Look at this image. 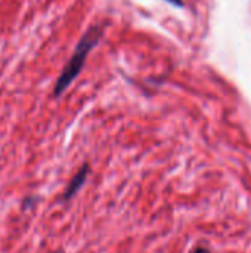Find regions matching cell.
Instances as JSON below:
<instances>
[{
    "label": "cell",
    "instance_id": "obj_1",
    "mask_svg": "<svg viewBox=\"0 0 251 253\" xmlns=\"http://www.w3.org/2000/svg\"><path fill=\"white\" fill-rule=\"evenodd\" d=\"M101 37H102V28L101 27H92L86 31V34L81 37L80 43L77 44L71 59L68 61V64L62 70L61 76L58 77V80L55 83V89H53V96H56V98L61 96L70 87V84L80 74L84 62H86L87 55L98 44Z\"/></svg>",
    "mask_w": 251,
    "mask_h": 253
},
{
    "label": "cell",
    "instance_id": "obj_2",
    "mask_svg": "<svg viewBox=\"0 0 251 253\" xmlns=\"http://www.w3.org/2000/svg\"><path fill=\"white\" fill-rule=\"evenodd\" d=\"M87 170H89V168H87V165H84V166L75 173V176H74L72 181L70 182L67 191L64 193V200L71 199V197L81 188V185L84 184V181H86V178H87Z\"/></svg>",
    "mask_w": 251,
    "mask_h": 253
},
{
    "label": "cell",
    "instance_id": "obj_3",
    "mask_svg": "<svg viewBox=\"0 0 251 253\" xmlns=\"http://www.w3.org/2000/svg\"><path fill=\"white\" fill-rule=\"evenodd\" d=\"M166 1H169V3H172V4H175L178 7H182L183 6V1L182 0H166Z\"/></svg>",
    "mask_w": 251,
    "mask_h": 253
},
{
    "label": "cell",
    "instance_id": "obj_4",
    "mask_svg": "<svg viewBox=\"0 0 251 253\" xmlns=\"http://www.w3.org/2000/svg\"><path fill=\"white\" fill-rule=\"evenodd\" d=\"M192 253H210L207 249H197V251H194Z\"/></svg>",
    "mask_w": 251,
    "mask_h": 253
}]
</instances>
